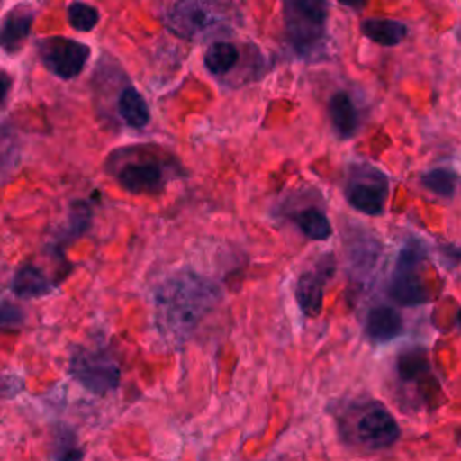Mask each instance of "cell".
<instances>
[{"label":"cell","mask_w":461,"mask_h":461,"mask_svg":"<svg viewBox=\"0 0 461 461\" xmlns=\"http://www.w3.org/2000/svg\"><path fill=\"white\" fill-rule=\"evenodd\" d=\"M220 297V288L196 272L182 270L169 276L153 294L157 331L167 344H184Z\"/></svg>","instance_id":"cell-1"},{"label":"cell","mask_w":461,"mask_h":461,"mask_svg":"<svg viewBox=\"0 0 461 461\" xmlns=\"http://www.w3.org/2000/svg\"><path fill=\"white\" fill-rule=\"evenodd\" d=\"M339 421L346 441L362 448L384 450L393 447L400 438V427L394 416L378 400L349 403Z\"/></svg>","instance_id":"cell-2"},{"label":"cell","mask_w":461,"mask_h":461,"mask_svg":"<svg viewBox=\"0 0 461 461\" xmlns=\"http://www.w3.org/2000/svg\"><path fill=\"white\" fill-rule=\"evenodd\" d=\"M70 376L86 391L104 396L121 384V366L104 349L76 348L68 362Z\"/></svg>","instance_id":"cell-3"},{"label":"cell","mask_w":461,"mask_h":461,"mask_svg":"<svg viewBox=\"0 0 461 461\" xmlns=\"http://www.w3.org/2000/svg\"><path fill=\"white\" fill-rule=\"evenodd\" d=\"M425 259V252L418 243H409L398 254L391 281H389V297L402 306H418L425 304L430 299V294L423 283L420 267Z\"/></svg>","instance_id":"cell-4"},{"label":"cell","mask_w":461,"mask_h":461,"mask_svg":"<svg viewBox=\"0 0 461 461\" xmlns=\"http://www.w3.org/2000/svg\"><path fill=\"white\" fill-rule=\"evenodd\" d=\"M227 18L220 0H178L166 16L167 27L182 38L194 40L216 27Z\"/></svg>","instance_id":"cell-5"},{"label":"cell","mask_w":461,"mask_h":461,"mask_svg":"<svg viewBox=\"0 0 461 461\" xmlns=\"http://www.w3.org/2000/svg\"><path fill=\"white\" fill-rule=\"evenodd\" d=\"M38 54L43 65L61 79L76 77L90 54V49L85 43L68 40L63 36H49L40 40Z\"/></svg>","instance_id":"cell-6"},{"label":"cell","mask_w":461,"mask_h":461,"mask_svg":"<svg viewBox=\"0 0 461 461\" xmlns=\"http://www.w3.org/2000/svg\"><path fill=\"white\" fill-rule=\"evenodd\" d=\"M333 256H324L312 270L299 276L295 285V301L306 317H317L321 313L324 286L328 279L333 276Z\"/></svg>","instance_id":"cell-7"},{"label":"cell","mask_w":461,"mask_h":461,"mask_svg":"<svg viewBox=\"0 0 461 461\" xmlns=\"http://www.w3.org/2000/svg\"><path fill=\"white\" fill-rule=\"evenodd\" d=\"M119 184L133 194H157L164 189V173L155 162H133L119 171Z\"/></svg>","instance_id":"cell-8"},{"label":"cell","mask_w":461,"mask_h":461,"mask_svg":"<svg viewBox=\"0 0 461 461\" xmlns=\"http://www.w3.org/2000/svg\"><path fill=\"white\" fill-rule=\"evenodd\" d=\"M375 175L371 178H360L362 182H355L348 189V202L357 211L375 216L384 211L385 194H387V182L384 176L375 180Z\"/></svg>","instance_id":"cell-9"},{"label":"cell","mask_w":461,"mask_h":461,"mask_svg":"<svg viewBox=\"0 0 461 461\" xmlns=\"http://www.w3.org/2000/svg\"><path fill=\"white\" fill-rule=\"evenodd\" d=\"M396 375L402 384H418L429 393V387L434 384L430 362L423 348H411L400 353L396 360Z\"/></svg>","instance_id":"cell-10"},{"label":"cell","mask_w":461,"mask_h":461,"mask_svg":"<svg viewBox=\"0 0 461 461\" xmlns=\"http://www.w3.org/2000/svg\"><path fill=\"white\" fill-rule=\"evenodd\" d=\"M364 330L371 342L384 344L402 333L403 319L393 306H375L366 317Z\"/></svg>","instance_id":"cell-11"},{"label":"cell","mask_w":461,"mask_h":461,"mask_svg":"<svg viewBox=\"0 0 461 461\" xmlns=\"http://www.w3.org/2000/svg\"><path fill=\"white\" fill-rule=\"evenodd\" d=\"M32 25V13L22 5L9 11L0 25V47L5 52H16L27 40Z\"/></svg>","instance_id":"cell-12"},{"label":"cell","mask_w":461,"mask_h":461,"mask_svg":"<svg viewBox=\"0 0 461 461\" xmlns=\"http://www.w3.org/2000/svg\"><path fill=\"white\" fill-rule=\"evenodd\" d=\"M52 281L34 265H22L13 277V292L22 299H34L50 294Z\"/></svg>","instance_id":"cell-13"},{"label":"cell","mask_w":461,"mask_h":461,"mask_svg":"<svg viewBox=\"0 0 461 461\" xmlns=\"http://www.w3.org/2000/svg\"><path fill=\"white\" fill-rule=\"evenodd\" d=\"M328 106L335 131L344 139L355 135V131L358 130V113L351 97L346 92H337L331 95Z\"/></svg>","instance_id":"cell-14"},{"label":"cell","mask_w":461,"mask_h":461,"mask_svg":"<svg viewBox=\"0 0 461 461\" xmlns=\"http://www.w3.org/2000/svg\"><path fill=\"white\" fill-rule=\"evenodd\" d=\"M360 31L371 41L384 45V47L398 45L407 36L405 23H402L398 20H391V18H367L362 22Z\"/></svg>","instance_id":"cell-15"},{"label":"cell","mask_w":461,"mask_h":461,"mask_svg":"<svg viewBox=\"0 0 461 461\" xmlns=\"http://www.w3.org/2000/svg\"><path fill=\"white\" fill-rule=\"evenodd\" d=\"M119 113L133 128H142L149 121V110L144 97L131 86L124 88L119 95Z\"/></svg>","instance_id":"cell-16"},{"label":"cell","mask_w":461,"mask_h":461,"mask_svg":"<svg viewBox=\"0 0 461 461\" xmlns=\"http://www.w3.org/2000/svg\"><path fill=\"white\" fill-rule=\"evenodd\" d=\"M238 61V49L229 41H214L205 52V67L212 74L229 72Z\"/></svg>","instance_id":"cell-17"},{"label":"cell","mask_w":461,"mask_h":461,"mask_svg":"<svg viewBox=\"0 0 461 461\" xmlns=\"http://www.w3.org/2000/svg\"><path fill=\"white\" fill-rule=\"evenodd\" d=\"M299 229L312 240H328L331 236V225L328 218L317 209H304L295 216Z\"/></svg>","instance_id":"cell-18"},{"label":"cell","mask_w":461,"mask_h":461,"mask_svg":"<svg viewBox=\"0 0 461 461\" xmlns=\"http://www.w3.org/2000/svg\"><path fill=\"white\" fill-rule=\"evenodd\" d=\"M52 457L54 461H83L85 450L79 447L74 430H70L68 427H61L56 432Z\"/></svg>","instance_id":"cell-19"},{"label":"cell","mask_w":461,"mask_h":461,"mask_svg":"<svg viewBox=\"0 0 461 461\" xmlns=\"http://www.w3.org/2000/svg\"><path fill=\"white\" fill-rule=\"evenodd\" d=\"M421 185L438 196H452L457 187V176L450 169L438 167L421 176Z\"/></svg>","instance_id":"cell-20"},{"label":"cell","mask_w":461,"mask_h":461,"mask_svg":"<svg viewBox=\"0 0 461 461\" xmlns=\"http://www.w3.org/2000/svg\"><path fill=\"white\" fill-rule=\"evenodd\" d=\"M67 16H68V23L81 32L94 29L95 23L99 22L97 9L86 2H72L67 9Z\"/></svg>","instance_id":"cell-21"},{"label":"cell","mask_w":461,"mask_h":461,"mask_svg":"<svg viewBox=\"0 0 461 461\" xmlns=\"http://www.w3.org/2000/svg\"><path fill=\"white\" fill-rule=\"evenodd\" d=\"M288 4L321 25H324L328 20V13H330L328 0H288Z\"/></svg>","instance_id":"cell-22"},{"label":"cell","mask_w":461,"mask_h":461,"mask_svg":"<svg viewBox=\"0 0 461 461\" xmlns=\"http://www.w3.org/2000/svg\"><path fill=\"white\" fill-rule=\"evenodd\" d=\"M90 218H92V212H90V207L85 203V202H76L70 209V218H68V232L72 236H81L88 225H90Z\"/></svg>","instance_id":"cell-23"},{"label":"cell","mask_w":461,"mask_h":461,"mask_svg":"<svg viewBox=\"0 0 461 461\" xmlns=\"http://www.w3.org/2000/svg\"><path fill=\"white\" fill-rule=\"evenodd\" d=\"M23 391V378L16 373H0V400H11Z\"/></svg>","instance_id":"cell-24"},{"label":"cell","mask_w":461,"mask_h":461,"mask_svg":"<svg viewBox=\"0 0 461 461\" xmlns=\"http://www.w3.org/2000/svg\"><path fill=\"white\" fill-rule=\"evenodd\" d=\"M23 322V312L9 303L0 304V328H18Z\"/></svg>","instance_id":"cell-25"},{"label":"cell","mask_w":461,"mask_h":461,"mask_svg":"<svg viewBox=\"0 0 461 461\" xmlns=\"http://www.w3.org/2000/svg\"><path fill=\"white\" fill-rule=\"evenodd\" d=\"M9 88H11V76L0 68V104L5 101Z\"/></svg>","instance_id":"cell-26"},{"label":"cell","mask_w":461,"mask_h":461,"mask_svg":"<svg viewBox=\"0 0 461 461\" xmlns=\"http://www.w3.org/2000/svg\"><path fill=\"white\" fill-rule=\"evenodd\" d=\"M443 254L454 261H461V247H443Z\"/></svg>","instance_id":"cell-27"},{"label":"cell","mask_w":461,"mask_h":461,"mask_svg":"<svg viewBox=\"0 0 461 461\" xmlns=\"http://www.w3.org/2000/svg\"><path fill=\"white\" fill-rule=\"evenodd\" d=\"M342 5L351 7V9H362L367 0H339Z\"/></svg>","instance_id":"cell-28"},{"label":"cell","mask_w":461,"mask_h":461,"mask_svg":"<svg viewBox=\"0 0 461 461\" xmlns=\"http://www.w3.org/2000/svg\"><path fill=\"white\" fill-rule=\"evenodd\" d=\"M457 326L461 328V308L457 310Z\"/></svg>","instance_id":"cell-29"},{"label":"cell","mask_w":461,"mask_h":461,"mask_svg":"<svg viewBox=\"0 0 461 461\" xmlns=\"http://www.w3.org/2000/svg\"><path fill=\"white\" fill-rule=\"evenodd\" d=\"M457 445L461 447V430H459V434H457Z\"/></svg>","instance_id":"cell-30"},{"label":"cell","mask_w":461,"mask_h":461,"mask_svg":"<svg viewBox=\"0 0 461 461\" xmlns=\"http://www.w3.org/2000/svg\"><path fill=\"white\" fill-rule=\"evenodd\" d=\"M459 40H461V25H459Z\"/></svg>","instance_id":"cell-31"}]
</instances>
